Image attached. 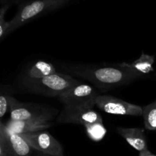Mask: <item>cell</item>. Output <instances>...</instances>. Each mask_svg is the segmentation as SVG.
<instances>
[{
  "label": "cell",
  "instance_id": "d6986e66",
  "mask_svg": "<svg viewBox=\"0 0 156 156\" xmlns=\"http://www.w3.org/2000/svg\"><path fill=\"white\" fill-rule=\"evenodd\" d=\"M139 156H156L155 154H152V152L149 151V149L146 150V151H140V154Z\"/></svg>",
  "mask_w": 156,
  "mask_h": 156
},
{
  "label": "cell",
  "instance_id": "30bf717a",
  "mask_svg": "<svg viewBox=\"0 0 156 156\" xmlns=\"http://www.w3.org/2000/svg\"><path fill=\"white\" fill-rule=\"evenodd\" d=\"M53 114L54 113H51L35 119L24 121H13L9 119L5 124V130L9 134H22L45 130L51 127Z\"/></svg>",
  "mask_w": 156,
  "mask_h": 156
},
{
  "label": "cell",
  "instance_id": "8fae6325",
  "mask_svg": "<svg viewBox=\"0 0 156 156\" xmlns=\"http://www.w3.org/2000/svg\"><path fill=\"white\" fill-rule=\"evenodd\" d=\"M117 131L130 146L138 151L148 150L147 140L143 129L140 128L117 127Z\"/></svg>",
  "mask_w": 156,
  "mask_h": 156
},
{
  "label": "cell",
  "instance_id": "e0dca14e",
  "mask_svg": "<svg viewBox=\"0 0 156 156\" xmlns=\"http://www.w3.org/2000/svg\"><path fill=\"white\" fill-rule=\"evenodd\" d=\"M9 110V102L8 95L1 94L0 96V117L2 118Z\"/></svg>",
  "mask_w": 156,
  "mask_h": 156
},
{
  "label": "cell",
  "instance_id": "9a60e30c",
  "mask_svg": "<svg viewBox=\"0 0 156 156\" xmlns=\"http://www.w3.org/2000/svg\"><path fill=\"white\" fill-rule=\"evenodd\" d=\"M85 128L88 137L95 142L103 139L107 133V129L104 125L103 122L87 124L85 125Z\"/></svg>",
  "mask_w": 156,
  "mask_h": 156
},
{
  "label": "cell",
  "instance_id": "5bb4252c",
  "mask_svg": "<svg viewBox=\"0 0 156 156\" xmlns=\"http://www.w3.org/2000/svg\"><path fill=\"white\" fill-rule=\"evenodd\" d=\"M144 125L147 129L156 130V100L143 107Z\"/></svg>",
  "mask_w": 156,
  "mask_h": 156
},
{
  "label": "cell",
  "instance_id": "6da1fadb",
  "mask_svg": "<svg viewBox=\"0 0 156 156\" xmlns=\"http://www.w3.org/2000/svg\"><path fill=\"white\" fill-rule=\"evenodd\" d=\"M63 67L74 76L89 81L102 91L127 85L142 78L129 69L126 63L113 66L74 64Z\"/></svg>",
  "mask_w": 156,
  "mask_h": 156
},
{
  "label": "cell",
  "instance_id": "2e32d148",
  "mask_svg": "<svg viewBox=\"0 0 156 156\" xmlns=\"http://www.w3.org/2000/svg\"><path fill=\"white\" fill-rule=\"evenodd\" d=\"M9 8V6H2L0 9V41L4 39L9 35L10 22L5 20V15Z\"/></svg>",
  "mask_w": 156,
  "mask_h": 156
},
{
  "label": "cell",
  "instance_id": "8992f818",
  "mask_svg": "<svg viewBox=\"0 0 156 156\" xmlns=\"http://www.w3.org/2000/svg\"><path fill=\"white\" fill-rule=\"evenodd\" d=\"M94 102L98 108L109 114L132 116L143 115V107L113 96L98 95Z\"/></svg>",
  "mask_w": 156,
  "mask_h": 156
},
{
  "label": "cell",
  "instance_id": "ac0fdd59",
  "mask_svg": "<svg viewBox=\"0 0 156 156\" xmlns=\"http://www.w3.org/2000/svg\"><path fill=\"white\" fill-rule=\"evenodd\" d=\"M29 1V0H0L2 6H7L10 7L12 5L18 4L20 5L24 2Z\"/></svg>",
  "mask_w": 156,
  "mask_h": 156
},
{
  "label": "cell",
  "instance_id": "3957f363",
  "mask_svg": "<svg viewBox=\"0 0 156 156\" xmlns=\"http://www.w3.org/2000/svg\"><path fill=\"white\" fill-rule=\"evenodd\" d=\"M69 0H29L21 3L10 22L9 35L34 18L65 6Z\"/></svg>",
  "mask_w": 156,
  "mask_h": 156
},
{
  "label": "cell",
  "instance_id": "277c9868",
  "mask_svg": "<svg viewBox=\"0 0 156 156\" xmlns=\"http://www.w3.org/2000/svg\"><path fill=\"white\" fill-rule=\"evenodd\" d=\"M95 103L85 105H65L56 119V123L81 124L85 126L87 124L103 122L98 113L93 110Z\"/></svg>",
  "mask_w": 156,
  "mask_h": 156
},
{
  "label": "cell",
  "instance_id": "52a82bcc",
  "mask_svg": "<svg viewBox=\"0 0 156 156\" xmlns=\"http://www.w3.org/2000/svg\"><path fill=\"white\" fill-rule=\"evenodd\" d=\"M20 135L37 151L51 156H64L62 145L48 132L42 130Z\"/></svg>",
  "mask_w": 156,
  "mask_h": 156
},
{
  "label": "cell",
  "instance_id": "7c38bea8",
  "mask_svg": "<svg viewBox=\"0 0 156 156\" xmlns=\"http://www.w3.org/2000/svg\"><path fill=\"white\" fill-rule=\"evenodd\" d=\"M56 73H58V71L51 63L39 61L27 67L24 76L30 79H38Z\"/></svg>",
  "mask_w": 156,
  "mask_h": 156
},
{
  "label": "cell",
  "instance_id": "4fadbf2b",
  "mask_svg": "<svg viewBox=\"0 0 156 156\" xmlns=\"http://www.w3.org/2000/svg\"><path fill=\"white\" fill-rule=\"evenodd\" d=\"M154 63H155V57L153 55L143 53L138 59L131 64L126 63V66L143 78L145 75L149 74L153 71Z\"/></svg>",
  "mask_w": 156,
  "mask_h": 156
},
{
  "label": "cell",
  "instance_id": "5b68a950",
  "mask_svg": "<svg viewBox=\"0 0 156 156\" xmlns=\"http://www.w3.org/2000/svg\"><path fill=\"white\" fill-rule=\"evenodd\" d=\"M34 148L20 134L6 132L3 122L0 124V156H36Z\"/></svg>",
  "mask_w": 156,
  "mask_h": 156
},
{
  "label": "cell",
  "instance_id": "9c48e42d",
  "mask_svg": "<svg viewBox=\"0 0 156 156\" xmlns=\"http://www.w3.org/2000/svg\"><path fill=\"white\" fill-rule=\"evenodd\" d=\"M9 102L10 119L13 121H24L35 119L44 115L53 113L50 109L38 104L23 102L8 95Z\"/></svg>",
  "mask_w": 156,
  "mask_h": 156
},
{
  "label": "cell",
  "instance_id": "ba28073f",
  "mask_svg": "<svg viewBox=\"0 0 156 156\" xmlns=\"http://www.w3.org/2000/svg\"><path fill=\"white\" fill-rule=\"evenodd\" d=\"M98 96V94L93 86L79 84L65 90L57 98L64 106H79L95 103L94 101Z\"/></svg>",
  "mask_w": 156,
  "mask_h": 156
},
{
  "label": "cell",
  "instance_id": "7a4b0ae2",
  "mask_svg": "<svg viewBox=\"0 0 156 156\" xmlns=\"http://www.w3.org/2000/svg\"><path fill=\"white\" fill-rule=\"evenodd\" d=\"M81 84L76 78L66 73H58L38 79L21 77L20 87L25 91L46 96H56L65 90Z\"/></svg>",
  "mask_w": 156,
  "mask_h": 156
}]
</instances>
